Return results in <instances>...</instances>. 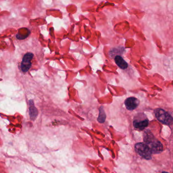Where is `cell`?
I'll return each mask as SVG.
<instances>
[{"label":"cell","instance_id":"obj_5","mask_svg":"<svg viewBox=\"0 0 173 173\" xmlns=\"http://www.w3.org/2000/svg\"><path fill=\"white\" fill-rule=\"evenodd\" d=\"M33 57V53L31 52H28L24 54L20 65L21 69L24 73L28 72L32 66L31 61Z\"/></svg>","mask_w":173,"mask_h":173},{"label":"cell","instance_id":"obj_1","mask_svg":"<svg viewBox=\"0 0 173 173\" xmlns=\"http://www.w3.org/2000/svg\"><path fill=\"white\" fill-rule=\"evenodd\" d=\"M143 140L151 152L153 154H158L163 151V145L161 142L154 137L149 130H146L143 134Z\"/></svg>","mask_w":173,"mask_h":173},{"label":"cell","instance_id":"obj_6","mask_svg":"<svg viewBox=\"0 0 173 173\" xmlns=\"http://www.w3.org/2000/svg\"><path fill=\"white\" fill-rule=\"evenodd\" d=\"M140 101L135 97H130L125 100V105L126 109L129 111H133L137 108Z\"/></svg>","mask_w":173,"mask_h":173},{"label":"cell","instance_id":"obj_3","mask_svg":"<svg viewBox=\"0 0 173 173\" xmlns=\"http://www.w3.org/2000/svg\"><path fill=\"white\" fill-rule=\"evenodd\" d=\"M155 117L163 125H173V117L164 110L158 108L154 110Z\"/></svg>","mask_w":173,"mask_h":173},{"label":"cell","instance_id":"obj_8","mask_svg":"<svg viewBox=\"0 0 173 173\" xmlns=\"http://www.w3.org/2000/svg\"><path fill=\"white\" fill-rule=\"evenodd\" d=\"M114 60L115 64H117V65L121 69L125 70L128 68V63L125 61L122 57L120 55L115 56Z\"/></svg>","mask_w":173,"mask_h":173},{"label":"cell","instance_id":"obj_4","mask_svg":"<svg viewBox=\"0 0 173 173\" xmlns=\"http://www.w3.org/2000/svg\"><path fill=\"white\" fill-rule=\"evenodd\" d=\"M136 153L140 157L146 160H150L152 158L153 153L149 146L144 143H138L135 146Z\"/></svg>","mask_w":173,"mask_h":173},{"label":"cell","instance_id":"obj_7","mask_svg":"<svg viewBox=\"0 0 173 173\" xmlns=\"http://www.w3.org/2000/svg\"><path fill=\"white\" fill-rule=\"evenodd\" d=\"M29 114L30 116V119L33 121H34V119H36L38 115V111L37 109L34 106L33 100H29Z\"/></svg>","mask_w":173,"mask_h":173},{"label":"cell","instance_id":"obj_9","mask_svg":"<svg viewBox=\"0 0 173 173\" xmlns=\"http://www.w3.org/2000/svg\"><path fill=\"white\" fill-rule=\"evenodd\" d=\"M99 116L97 118L98 121L100 123H104L105 121L106 116L103 106H101L100 108H99Z\"/></svg>","mask_w":173,"mask_h":173},{"label":"cell","instance_id":"obj_10","mask_svg":"<svg viewBox=\"0 0 173 173\" xmlns=\"http://www.w3.org/2000/svg\"><path fill=\"white\" fill-rule=\"evenodd\" d=\"M162 173H168V172H162Z\"/></svg>","mask_w":173,"mask_h":173},{"label":"cell","instance_id":"obj_2","mask_svg":"<svg viewBox=\"0 0 173 173\" xmlns=\"http://www.w3.org/2000/svg\"><path fill=\"white\" fill-rule=\"evenodd\" d=\"M133 126L138 130H144L149 125V121L145 114L139 113L137 114L133 119Z\"/></svg>","mask_w":173,"mask_h":173}]
</instances>
